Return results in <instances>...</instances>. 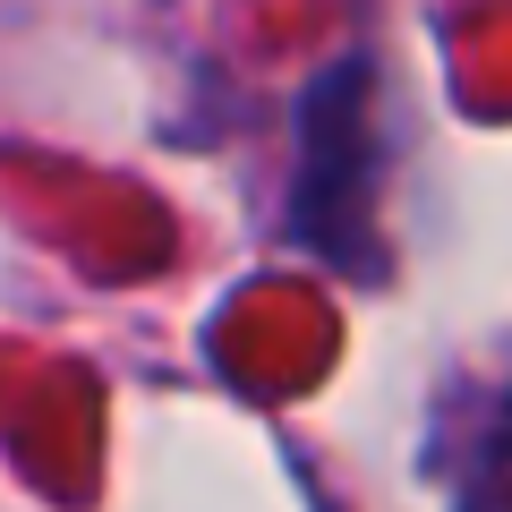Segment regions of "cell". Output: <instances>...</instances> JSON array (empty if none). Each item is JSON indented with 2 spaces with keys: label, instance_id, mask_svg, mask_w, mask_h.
<instances>
[{
  "label": "cell",
  "instance_id": "cell-2",
  "mask_svg": "<svg viewBox=\"0 0 512 512\" xmlns=\"http://www.w3.org/2000/svg\"><path fill=\"white\" fill-rule=\"evenodd\" d=\"M470 487H478V495H504V504H512V402L495 410L487 436H478V478H470Z\"/></svg>",
  "mask_w": 512,
  "mask_h": 512
},
{
  "label": "cell",
  "instance_id": "cell-1",
  "mask_svg": "<svg viewBox=\"0 0 512 512\" xmlns=\"http://www.w3.org/2000/svg\"><path fill=\"white\" fill-rule=\"evenodd\" d=\"M291 231L342 274H376V69L333 60L299 103Z\"/></svg>",
  "mask_w": 512,
  "mask_h": 512
}]
</instances>
